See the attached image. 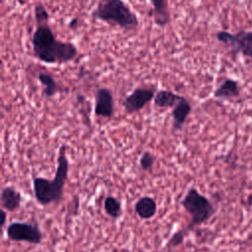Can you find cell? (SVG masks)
<instances>
[{"instance_id":"30bf717a","label":"cell","mask_w":252,"mask_h":252,"mask_svg":"<svg viewBox=\"0 0 252 252\" xmlns=\"http://www.w3.org/2000/svg\"><path fill=\"white\" fill-rule=\"evenodd\" d=\"M153 6L150 15L154 17L155 24L164 28L170 22V14L166 0H150Z\"/></svg>"},{"instance_id":"6da1fadb","label":"cell","mask_w":252,"mask_h":252,"mask_svg":"<svg viewBox=\"0 0 252 252\" xmlns=\"http://www.w3.org/2000/svg\"><path fill=\"white\" fill-rule=\"evenodd\" d=\"M32 45L34 57L47 64L67 63L78 54L75 44L55 38L48 24L36 26L32 37Z\"/></svg>"},{"instance_id":"3957f363","label":"cell","mask_w":252,"mask_h":252,"mask_svg":"<svg viewBox=\"0 0 252 252\" xmlns=\"http://www.w3.org/2000/svg\"><path fill=\"white\" fill-rule=\"evenodd\" d=\"M94 20L106 22L119 28L132 31L139 27V19L123 0H99L92 12Z\"/></svg>"},{"instance_id":"44dd1931","label":"cell","mask_w":252,"mask_h":252,"mask_svg":"<svg viewBox=\"0 0 252 252\" xmlns=\"http://www.w3.org/2000/svg\"><path fill=\"white\" fill-rule=\"evenodd\" d=\"M1 215H2V226H4L5 225V222H6V212H5V210H2L1 211Z\"/></svg>"},{"instance_id":"4fadbf2b","label":"cell","mask_w":252,"mask_h":252,"mask_svg":"<svg viewBox=\"0 0 252 252\" xmlns=\"http://www.w3.org/2000/svg\"><path fill=\"white\" fill-rule=\"evenodd\" d=\"M238 83L233 79H225L214 92V96L217 98L226 99L239 95Z\"/></svg>"},{"instance_id":"5b68a950","label":"cell","mask_w":252,"mask_h":252,"mask_svg":"<svg viewBox=\"0 0 252 252\" xmlns=\"http://www.w3.org/2000/svg\"><path fill=\"white\" fill-rule=\"evenodd\" d=\"M217 39L229 46L232 56L235 58L238 53L252 59V32L239 31L236 33H231L226 31L217 32Z\"/></svg>"},{"instance_id":"8fae6325","label":"cell","mask_w":252,"mask_h":252,"mask_svg":"<svg viewBox=\"0 0 252 252\" xmlns=\"http://www.w3.org/2000/svg\"><path fill=\"white\" fill-rule=\"evenodd\" d=\"M22 197L19 191L12 187H4L1 191V204L4 210L14 212L21 206Z\"/></svg>"},{"instance_id":"7c38bea8","label":"cell","mask_w":252,"mask_h":252,"mask_svg":"<svg viewBox=\"0 0 252 252\" xmlns=\"http://www.w3.org/2000/svg\"><path fill=\"white\" fill-rule=\"evenodd\" d=\"M156 201L149 196L141 197L135 204V212L142 220L152 219L157 213Z\"/></svg>"},{"instance_id":"2e32d148","label":"cell","mask_w":252,"mask_h":252,"mask_svg":"<svg viewBox=\"0 0 252 252\" xmlns=\"http://www.w3.org/2000/svg\"><path fill=\"white\" fill-rule=\"evenodd\" d=\"M103 208L105 213L111 219H118L122 214L121 203L113 196H107L103 201Z\"/></svg>"},{"instance_id":"8992f818","label":"cell","mask_w":252,"mask_h":252,"mask_svg":"<svg viewBox=\"0 0 252 252\" xmlns=\"http://www.w3.org/2000/svg\"><path fill=\"white\" fill-rule=\"evenodd\" d=\"M7 236L12 241H24L39 244L42 241V232L37 224L26 221H13L6 228Z\"/></svg>"},{"instance_id":"277c9868","label":"cell","mask_w":252,"mask_h":252,"mask_svg":"<svg viewBox=\"0 0 252 252\" xmlns=\"http://www.w3.org/2000/svg\"><path fill=\"white\" fill-rule=\"evenodd\" d=\"M182 207L191 216V225H200L211 219L215 208L211 201L197 189L190 188L181 201Z\"/></svg>"},{"instance_id":"d6986e66","label":"cell","mask_w":252,"mask_h":252,"mask_svg":"<svg viewBox=\"0 0 252 252\" xmlns=\"http://www.w3.org/2000/svg\"><path fill=\"white\" fill-rule=\"evenodd\" d=\"M184 238H185V232L183 230H178L170 237L168 241V245L171 247H176L183 242Z\"/></svg>"},{"instance_id":"603a6c76","label":"cell","mask_w":252,"mask_h":252,"mask_svg":"<svg viewBox=\"0 0 252 252\" xmlns=\"http://www.w3.org/2000/svg\"><path fill=\"white\" fill-rule=\"evenodd\" d=\"M89 0H81V2H83V3H86V2H88Z\"/></svg>"},{"instance_id":"52a82bcc","label":"cell","mask_w":252,"mask_h":252,"mask_svg":"<svg viewBox=\"0 0 252 252\" xmlns=\"http://www.w3.org/2000/svg\"><path fill=\"white\" fill-rule=\"evenodd\" d=\"M156 95L155 90L152 88H137L129 95H127L122 104L126 113H134L144 108Z\"/></svg>"},{"instance_id":"7a4b0ae2","label":"cell","mask_w":252,"mask_h":252,"mask_svg":"<svg viewBox=\"0 0 252 252\" xmlns=\"http://www.w3.org/2000/svg\"><path fill=\"white\" fill-rule=\"evenodd\" d=\"M69 162L66 156V147H60L57 158V167L52 180L43 177H34L32 180L34 197L38 204L47 206L61 201L63 189L68 177Z\"/></svg>"},{"instance_id":"ffe728a7","label":"cell","mask_w":252,"mask_h":252,"mask_svg":"<svg viewBox=\"0 0 252 252\" xmlns=\"http://www.w3.org/2000/svg\"><path fill=\"white\" fill-rule=\"evenodd\" d=\"M69 28L71 29V30H76L77 28H78V26H79V19L78 18H73L71 21H70V23H69Z\"/></svg>"},{"instance_id":"5bb4252c","label":"cell","mask_w":252,"mask_h":252,"mask_svg":"<svg viewBox=\"0 0 252 252\" xmlns=\"http://www.w3.org/2000/svg\"><path fill=\"white\" fill-rule=\"evenodd\" d=\"M182 96L171 92L168 90H160L158 91L155 97H154V103L156 106L160 108H169L174 107V105L178 102V100Z\"/></svg>"},{"instance_id":"e0dca14e","label":"cell","mask_w":252,"mask_h":252,"mask_svg":"<svg viewBox=\"0 0 252 252\" xmlns=\"http://www.w3.org/2000/svg\"><path fill=\"white\" fill-rule=\"evenodd\" d=\"M34 20H35L36 26L48 24V20H49L48 12L44 7V5L40 2H38L34 6Z\"/></svg>"},{"instance_id":"9c48e42d","label":"cell","mask_w":252,"mask_h":252,"mask_svg":"<svg viewBox=\"0 0 252 252\" xmlns=\"http://www.w3.org/2000/svg\"><path fill=\"white\" fill-rule=\"evenodd\" d=\"M191 104L190 102L182 96L178 102L174 105L172 109V118H173V124H172V130L174 132L179 131L182 129L188 115L191 112Z\"/></svg>"},{"instance_id":"9a60e30c","label":"cell","mask_w":252,"mask_h":252,"mask_svg":"<svg viewBox=\"0 0 252 252\" xmlns=\"http://www.w3.org/2000/svg\"><path fill=\"white\" fill-rule=\"evenodd\" d=\"M38 81L43 86V94L46 97L53 96L56 93L61 92L62 88L56 83L54 78L46 72H41L38 74Z\"/></svg>"},{"instance_id":"7402d4cb","label":"cell","mask_w":252,"mask_h":252,"mask_svg":"<svg viewBox=\"0 0 252 252\" xmlns=\"http://www.w3.org/2000/svg\"><path fill=\"white\" fill-rule=\"evenodd\" d=\"M247 204L252 207V195L248 196V198H247Z\"/></svg>"},{"instance_id":"ac0fdd59","label":"cell","mask_w":252,"mask_h":252,"mask_svg":"<svg viewBox=\"0 0 252 252\" xmlns=\"http://www.w3.org/2000/svg\"><path fill=\"white\" fill-rule=\"evenodd\" d=\"M155 163V158L150 152H144L140 158V166L143 170L151 171Z\"/></svg>"},{"instance_id":"ba28073f","label":"cell","mask_w":252,"mask_h":252,"mask_svg":"<svg viewBox=\"0 0 252 252\" xmlns=\"http://www.w3.org/2000/svg\"><path fill=\"white\" fill-rule=\"evenodd\" d=\"M94 114L99 117L110 118L114 112V99L107 88H99L95 93Z\"/></svg>"}]
</instances>
